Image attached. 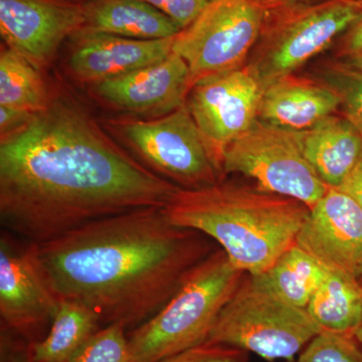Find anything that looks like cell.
Instances as JSON below:
<instances>
[{"mask_svg": "<svg viewBox=\"0 0 362 362\" xmlns=\"http://www.w3.org/2000/svg\"><path fill=\"white\" fill-rule=\"evenodd\" d=\"M84 7L81 30L147 40L169 39L181 32L165 14L142 0H94Z\"/></svg>", "mask_w": 362, "mask_h": 362, "instance_id": "cell-18", "label": "cell"}, {"mask_svg": "<svg viewBox=\"0 0 362 362\" xmlns=\"http://www.w3.org/2000/svg\"><path fill=\"white\" fill-rule=\"evenodd\" d=\"M119 130L147 168L181 189L221 181L223 173L187 103L157 120L125 121Z\"/></svg>", "mask_w": 362, "mask_h": 362, "instance_id": "cell-9", "label": "cell"}, {"mask_svg": "<svg viewBox=\"0 0 362 362\" xmlns=\"http://www.w3.org/2000/svg\"><path fill=\"white\" fill-rule=\"evenodd\" d=\"M51 99L39 68L13 49L0 56V106L35 114L45 110Z\"/></svg>", "mask_w": 362, "mask_h": 362, "instance_id": "cell-22", "label": "cell"}, {"mask_svg": "<svg viewBox=\"0 0 362 362\" xmlns=\"http://www.w3.org/2000/svg\"><path fill=\"white\" fill-rule=\"evenodd\" d=\"M297 362H362V347L354 333L322 330L305 346Z\"/></svg>", "mask_w": 362, "mask_h": 362, "instance_id": "cell-23", "label": "cell"}, {"mask_svg": "<svg viewBox=\"0 0 362 362\" xmlns=\"http://www.w3.org/2000/svg\"><path fill=\"white\" fill-rule=\"evenodd\" d=\"M296 245L330 271L361 281L362 209L350 195L328 188L298 233Z\"/></svg>", "mask_w": 362, "mask_h": 362, "instance_id": "cell-13", "label": "cell"}, {"mask_svg": "<svg viewBox=\"0 0 362 362\" xmlns=\"http://www.w3.org/2000/svg\"><path fill=\"white\" fill-rule=\"evenodd\" d=\"M321 331L306 309L286 303L245 275L206 342L252 352L268 361H292Z\"/></svg>", "mask_w": 362, "mask_h": 362, "instance_id": "cell-5", "label": "cell"}, {"mask_svg": "<svg viewBox=\"0 0 362 362\" xmlns=\"http://www.w3.org/2000/svg\"><path fill=\"white\" fill-rule=\"evenodd\" d=\"M180 188L135 160L68 99L0 143V218L35 244L136 209L165 207Z\"/></svg>", "mask_w": 362, "mask_h": 362, "instance_id": "cell-1", "label": "cell"}, {"mask_svg": "<svg viewBox=\"0 0 362 362\" xmlns=\"http://www.w3.org/2000/svg\"><path fill=\"white\" fill-rule=\"evenodd\" d=\"M245 275L221 247L211 252L156 315L129 331L133 362H156L206 343Z\"/></svg>", "mask_w": 362, "mask_h": 362, "instance_id": "cell-4", "label": "cell"}, {"mask_svg": "<svg viewBox=\"0 0 362 362\" xmlns=\"http://www.w3.org/2000/svg\"><path fill=\"white\" fill-rule=\"evenodd\" d=\"M322 83L337 93L343 116L362 134V71L343 64L329 66L322 71Z\"/></svg>", "mask_w": 362, "mask_h": 362, "instance_id": "cell-24", "label": "cell"}, {"mask_svg": "<svg viewBox=\"0 0 362 362\" xmlns=\"http://www.w3.org/2000/svg\"><path fill=\"white\" fill-rule=\"evenodd\" d=\"M170 18L181 30L197 20L211 0H142Z\"/></svg>", "mask_w": 362, "mask_h": 362, "instance_id": "cell-27", "label": "cell"}, {"mask_svg": "<svg viewBox=\"0 0 362 362\" xmlns=\"http://www.w3.org/2000/svg\"><path fill=\"white\" fill-rule=\"evenodd\" d=\"M62 299L47 277L35 243L4 232L0 238L2 328L28 343L42 339Z\"/></svg>", "mask_w": 362, "mask_h": 362, "instance_id": "cell-10", "label": "cell"}, {"mask_svg": "<svg viewBox=\"0 0 362 362\" xmlns=\"http://www.w3.org/2000/svg\"><path fill=\"white\" fill-rule=\"evenodd\" d=\"M74 37L70 70L78 80L95 84L163 61L173 54L175 37L133 40L80 30Z\"/></svg>", "mask_w": 362, "mask_h": 362, "instance_id": "cell-15", "label": "cell"}, {"mask_svg": "<svg viewBox=\"0 0 362 362\" xmlns=\"http://www.w3.org/2000/svg\"><path fill=\"white\" fill-rule=\"evenodd\" d=\"M361 11L362 0H324L268 13L247 66L264 89L325 51Z\"/></svg>", "mask_w": 362, "mask_h": 362, "instance_id": "cell-6", "label": "cell"}, {"mask_svg": "<svg viewBox=\"0 0 362 362\" xmlns=\"http://www.w3.org/2000/svg\"><path fill=\"white\" fill-rule=\"evenodd\" d=\"M2 338V362H33L30 343H13L7 337Z\"/></svg>", "mask_w": 362, "mask_h": 362, "instance_id": "cell-30", "label": "cell"}, {"mask_svg": "<svg viewBox=\"0 0 362 362\" xmlns=\"http://www.w3.org/2000/svg\"><path fill=\"white\" fill-rule=\"evenodd\" d=\"M121 324H110L90 338L71 362H133L128 334Z\"/></svg>", "mask_w": 362, "mask_h": 362, "instance_id": "cell-25", "label": "cell"}, {"mask_svg": "<svg viewBox=\"0 0 362 362\" xmlns=\"http://www.w3.org/2000/svg\"><path fill=\"white\" fill-rule=\"evenodd\" d=\"M338 108L339 97L328 86L290 75L264 88L258 119L280 129L301 132Z\"/></svg>", "mask_w": 362, "mask_h": 362, "instance_id": "cell-16", "label": "cell"}, {"mask_svg": "<svg viewBox=\"0 0 362 362\" xmlns=\"http://www.w3.org/2000/svg\"><path fill=\"white\" fill-rule=\"evenodd\" d=\"M257 1L265 7L269 13H272L296 8V7L310 6L324 0H257Z\"/></svg>", "mask_w": 362, "mask_h": 362, "instance_id": "cell-32", "label": "cell"}, {"mask_svg": "<svg viewBox=\"0 0 362 362\" xmlns=\"http://www.w3.org/2000/svg\"><path fill=\"white\" fill-rule=\"evenodd\" d=\"M192 73L178 54L158 63L102 82L95 83L100 99L120 110L139 115L164 116L187 103Z\"/></svg>", "mask_w": 362, "mask_h": 362, "instance_id": "cell-14", "label": "cell"}, {"mask_svg": "<svg viewBox=\"0 0 362 362\" xmlns=\"http://www.w3.org/2000/svg\"><path fill=\"white\" fill-rule=\"evenodd\" d=\"M294 133L307 162L328 187L338 188L362 156V134L346 117L330 115Z\"/></svg>", "mask_w": 362, "mask_h": 362, "instance_id": "cell-17", "label": "cell"}, {"mask_svg": "<svg viewBox=\"0 0 362 362\" xmlns=\"http://www.w3.org/2000/svg\"><path fill=\"white\" fill-rule=\"evenodd\" d=\"M163 211L175 226L220 245L230 263L251 276L270 269L296 244L310 213L289 197L221 181L197 189L180 188Z\"/></svg>", "mask_w": 362, "mask_h": 362, "instance_id": "cell-3", "label": "cell"}, {"mask_svg": "<svg viewBox=\"0 0 362 362\" xmlns=\"http://www.w3.org/2000/svg\"><path fill=\"white\" fill-rule=\"evenodd\" d=\"M262 94L263 88L247 66L206 76L190 88L188 111L221 173L226 147L259 120Z\"/></svg>", "mask_w": 362, "mask_h": 362, "instance_id": "cell-11", "label": "cell"}, {"mask_svg": "<svg viewBox=\"0 0 362 362\" xmlns=\"http://www.w3.org/2000/svg\"><path fill=\"white\" fill-rule=\"evenodd\" d=\"M101 324L96 312L90 307L62 300L45 337L32 343L33 362H71Z\"/></svg>", "mask_w": 362, "mask_h": 362, "instance_id": "cell-20", "label": "cell"}, {"mask_svg": "<svg viewBox=\"0 0 362 362\" xmlns=\"http://www.w3.org/2000/svg\"><path fill=\"white\" fill-rule=\"evenodd\" d=\"M361 282L362 283V277H361Z\"/></svg>", "mask_w": 362, "mask_h": 362, "instance_id": "cell-34", "label": "cell"}, {"mask_svg": "<svg viewBox=\"0 0 362 362\" xmlns=\"http://www.w3.org/2000/svg\"><path fill=\"white\" fill-rule=\"evenodd\" d=\"M268 13L257 0H211L173 42V52L187 64L192 84L244 66Z\"/></svg>", "mask_w": 362, "mask_h": 362, "instance_id": "cell-7", "label": "cell"}, {"mask_svg": "<svg viewBox=\"0 0 362 362\" xmlns=\"http://www.w3.org/2000/svg\"><path fill=\"white\" fill-rule=\"evenodd\" d=\"M326 274L327 269L295 244L270 269L259 275L250 276L265 291L286 303L306 309Z\"/></svg>", "mask_w": 362, "mask_h": 362, "instance_id": "cell-19", "label": "cell"}, {"mask_svg": "<svg viewBox=\"0 0 362 362\" xmlns=\"http://www.w3.org/2000/svg\"><path fill=\"white\" fill-rule=\"evenodd\" d=\"M225 173H240L257 188L282 195L312 209L327 192L300 149L294 133L257 121L226 147L221 159Z\"/></svg>", "mask_w": 362, "mask_h": 362, "instance_id": "cell-8", "label": "cell"}, {"mask_svg": "<svg viewBox=\"0 0 362 362\" xmlns=\"http://www.w3.org/2000/svg\"><path fill=\"white\" fill-rule=\"evenodd\" d=\"M156 362H247V354L228 345L206 342Z\"/></svg>", "mask_w": 362, "mask_h": 362, "instance_id": "cell-26", "label": "cell"}, {"mask_svg": "<svg viewBox=\"0 0 362 362\" xmlns=\"http://www.w3.org/2000/svg\"><path fill=\"white\" fill-rule=\"evenodd\" d=\"M356 339L358 340V342L361 343V347H362V321L361 325H359V327L357 328L356 332Z\"/></svg>", "mask_w": 362, "mask_h": 362, "instance_id": "cell-33", "label": "cell"}, {"mask_svg": "<svg viewBox=\"0 0 362 362\" xmlns=\"http://www.w3.org/2000/svg\"><path fill=\"white\" fill-rule=\"evenodd\" d=\"M163 209L116 214L37 244L59 298L90 307L105 326L130 331L156 315L216 251L213 240L175 226Z\"/></svg>", "mask_w": 362, "mask_h": 362, "instance_id": "cell-2", "label": "cell"}, {"mask_svg": "<svg viewBox=\"0 0 362 362\" xmlns=\"http://www.w3.org/2000/svg\"><path fill=\"white\" fill-rule=\"evenodd\" d=\"M84 25V4L70 0H0L2 40L39 69Z\"/></svg>", "mask_w": 362, "mask_h": 362, "instance_id": "cell-12", "label": "cell"}, {"mask_svg": "<svg viewBox=\"0 0 362 362\" xmlns=\"http://www.w3.org/2000/svg\"><path fill=\"white\" fill-rule=\"evenodd\" d=\"M340 54L343 65L362 71V11L356 21L341 35Z\"/></svg>", "mask_w": 362, "mask_h": 362, "instance_id": "cell-28", "label": "cell"}, {"mask_svg": "<svg viewBox=\"0 0 362 362\" xmlns=\"http://www.w3.org/2000/svg\"><path fill=\"white\" fill-rule=\"evenodd\" d=\"M306 310L322 330L356 334L362 321V283L346 274L327 270Z\"/></svg>", "mask_w": 362, "mask_h": 362, "instance_id": "cell-21", "label": "cell"}, {"mask_svg": "<svg viewBox=\"0 0 362 362\" xmlns=\"http://www.w3.org/2000/svg\"><path fill=\"white\" fill-rule=\"evenodd\" d=\"M33 114L30 112L11 108V107L0 106V130L1 136L18 129L21 125L28 122Z\"/></svg>", "mask_w": 362, "mask_h": 362, "instance_id": "cell-29", "label": "cell"}, {"mask_svg": "<svg viewBox=\"0 0 362 362\" xmlns=\"http://www.w3.org/2000/svg\"><path fill=\"white\" fill-rule=\"evenodd\" d=\"M338 189L350 195L362 209V156L350 175Z\"/></svg>", "mask_w": 362, "mask_h": 362, "instance_id": "cell-31", "label": "cell"}]
</instances>
